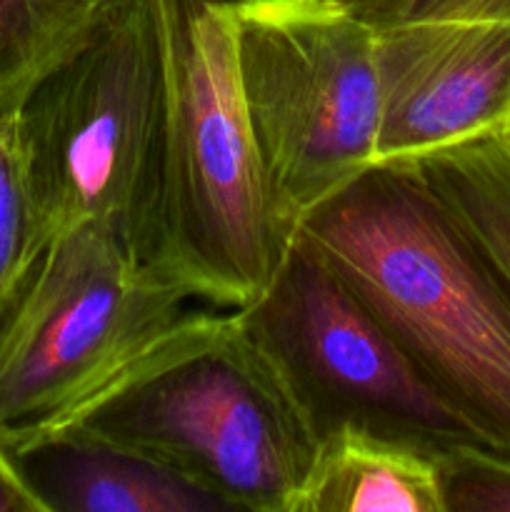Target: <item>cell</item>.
Returning <instances> with one entry per match:
<instances>
[{"instance_id": "obj_1", "label": "cell", "mask_w": 510, "mask_h": 512, "mask_svg": "<svg viewBox=\"0 0 510 512\" xmlns=\"http://www.w3.org/2000/svg\"><path fill=\"white\" fill-rule=\"evenodd\" d=\"M295 230L483 438L510 450V283L420 170L373 163Z\"/></svg>"}, {"instance_id": "obj_2", "label": "cell", "mask_w": 510, "mask_h": 512, "mask_svg": "<svg viewBox=\"0 0 510 512\" xmlns=\"http://www.w3.org/2000/svg\"><path fill=\"white\" fill-rule=\"evenodd\" d=\"M145 455L228 505L290 512L318 438L240 313H183L60 423Z\"/></svg>"}, {"instance_id": "obj_3", "label": "cell", "mask_w": 510, "mask_h": 512, "mask_svg": "<svg viewBox=\"0 0 510 512\" xmlns=\"http://www.w3.org/2000/svg\"><path fill=\"white\" fill-rule=\"evenodd\" d=\"M238 0H153L163 55L160 173L150 273L190 298L243 308L295 230L270 203L238 78Z\"/></svg>"}, {"instance_id": "obj_4", "label": "cell", "mask_w": 510, "mask_h": 512, "mask_svg": "<svg viewBox=\"0 0 510 512\" xmlns=\"http://www.w3.org/2000/svg\"><path fill=\"white\" fill-rule=\"evenodd\" d=\"M160 110L163 55L155 5L123 0L0 115L45 235L98 223L148 268Z\"/></svg>"}, {"instance_id": "obj_5", "label": "cell", "mask_w": 510, "mask_h": 512, "mask_svg": "<svg viewBox=\"0 0 510 512\" xmlns=\"http://www.w3.org/2000/svg\"><path fill=\"white\" fill-rule=\"evenodd\" d=\"M233 35L270 203L295 230L375 163L378 30L335 0H238Z\"/></svg>"}, {"instance_id": "obj_6", "label": "cell", "mask_w": 510, "mask_h": 512, "mask_svg": "<svg viewBox=\"0 0 510 512\" xmlns=\"http://www.w3.org/2000/svg\"><path fill=\"white\" fill-rule=\"evenodd\" d=\"M188 298L103 225L48 235L0 310V443L50 428L100 393Z\"/></svg>"}, {"instance_id": "obj_7", "label": "cell", "mask_w": 510, "mask_h": 512, "mask_svg": "<svg viewBox=\"0 0 510 512\" xmlns=\"http://www.w3.org/2000/svg\"><path fill=\"white\" fill-rule=\"evenodd\" d=\"M235 310L318 443L340 428H360L435 455L493 445L298 230L263 293Z\"/></svg>"}, {"instance_id": "obj_8", "label": "cell", "mask_w": 510, "mask_h": 512, "mask_svg": "<svg viewBox=\"0 0 510 512\" xmlns=\"http://www.w3.org/2000/svg\"><path fill=\"white\" fill-rule=\"evenodd\" d=\"M375 38V163L418 160L510 118V20H420Z\"/></svg>"}, {"instance_id": "obj_9", "label": "cell", "mask_w": 510, "mask_h": 512, "mask_svg": "<svg viewBox=\"0 0 510 512\" xmlns=\"http://www.w3.org/2000/svg\"><path fill=\"white\" fill-rule=\"evenodd\" d=\"M40 512H215L223 500L123 445L58 425L0 443Z\"/></svg>"}, {"instance_id": "obj_10", "label": "cell", "mask_w": 510, "mask_h": 512, "mask_svg": "<svg viewBox=\"0 0 510 512\" xmlns=\"http://www.w3.org/2000/svg\"><path fill=\"white\" fill-rule=\"evenodd\" d=\"M290 512H443L438 455L370 430L340 428L320 440Z\"/></svg>"}, {"instance_id": "obj_11", "label": "cell", "mask_w": 510, "mask_h": 512, "mask_svg": "<svg viewBox=\"0 0 510 512\" xmlns=\"http://www.w3.org/2000/svg\"><path fill=\"white\" fill-rule=\"evenodd\" d=\"M510 283V135L503 128L408 160Z\"/></svg>"}, {"instance_id": "obj_12", "label": "cell", "mask_w": 510, "mask_h": 512, "mask_svg": "<svg viewBox=\"0 0 510 512\" xmlns=\"http://www.w3.org/2000/svg\"><path fill=\"white\" fill-rule=\"evenodd\" d=\"M123 0H0V115Z\"/></svg>"}, {"instance_id": "obj_13", "label": "cell", "mask_w": 510, "mask_h": 512, "mask_svg": "<svg viewBox=\"0 0 510 512\" xmlns=\"http://www.w3.org/2000/svg\"><path fill=\"white\" fill-rule=\"evenodd\" d=\"M45 238L15 145L0 120V310Z\"/></svg>"}, {"instance_id": "obj_14", "label": "cell", "mask_w": 510, "mask_h": 512, "mask_svg": "<svg viewBox=\"0 0 510 512\" xmlns=\"http://www.w3.org/2000/svg\"><path fill=\"white\" fill-rule=\"evenodd\" d=\"M443 512H510V450L460 445L438 455Z\"/></svg>"}, {"instance_id": "obj_15", "label": "cell", "mask_w": 510, "mask_h": 512, "mask_svg": "<svg viewBox=\"0 0 510 512\" xmlns=\"http://www.w3.org/2000/svg\"><path fill=\"white\" fill-rule=\"evenodd\" d=\"M353 13L373 28L420 20H510V0H370Z\"/></svg>"}, {"instance_id": "obj_16", "label": "cell", "mask_w": 510, "mask_h": 512, "mask_svg": "<svg viewBox=\"0 0 510 512\" xmlns=\"http://www.w3.org/2000/svg\"><path fill=\"white\" fill-rule=\"evenodd\" d=\"M0 512H40L0 448Z\"/></svg>"}, {"instance_id": "obj_17", "label": "cell", "mask_w": 510, "mask_h": 512, "mask_svg": "<svg viewBox=\"0 0 510 512\" xmlns=\"http://www.w3.org/2000/svg\"><path fill=\"white\" fill-rule=\"evenodd\" d=\"M335 3L345 5V8H350V10H355V8H360V5L370 3V0H335Z\"/></svg>"}, {"instance_id": "obj_18", "label": "cell", "mask_w": 510, "mask_h": 512, "mask_svg": "<svg viewBox=\"0 0 510 512\" xmlns=\"http://www.w3.org/2000/svg\"><path fill=\"white\" fill-rule=\"evenodd\" d=\"M503 130H505V133H508V135H510V118H508V120H505V125H503Z\"/></svg>"}]
</instances>
